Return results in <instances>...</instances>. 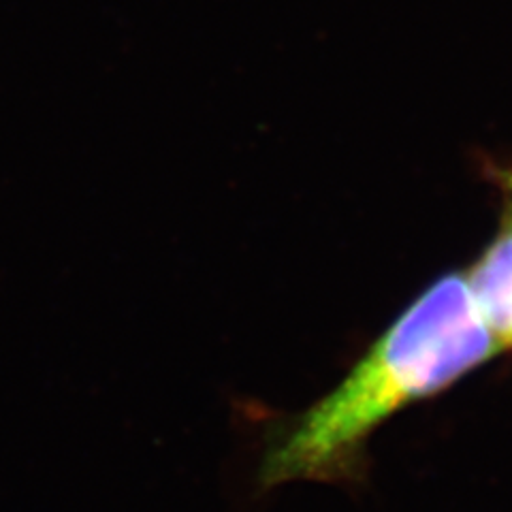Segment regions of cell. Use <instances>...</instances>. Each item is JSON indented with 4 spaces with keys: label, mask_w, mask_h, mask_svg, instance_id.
<instances>
[{
    "label": "cell",
    "mask_w": 512,
    "mask_h": 512,
    "mask_svg": "<svg viewBox=\"0 0 512 512\" xmlns=\"http://www.w3.org/2000/svg\"><path fill=\"white\" fill-rule=\"evenodd\" d=\"M500 348L474 308L466 278L438 280L331 393L265 427L256 472L261 489L357 478L376 427L416 399L446 389Z\"/></svg>",
    "instance_id": "cell-1"
},
{
    "label": "cell",
    "mask_w": 512,
    "mask_h": 512,
    "mask_svg": "<svg viewBox=\"0 0 512 512\" xmlns=\"http://www.w3.org/2000/svg\"><path fill=\"white\" fill-rule=\"evenodd\" d=\"M468 291L478 316L502 346L512 344V220L470 271Z\"/></svg>",
    "instance_id": "cell-2"
}]
</instances>
